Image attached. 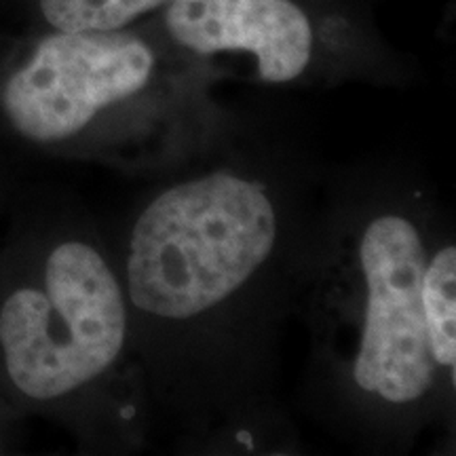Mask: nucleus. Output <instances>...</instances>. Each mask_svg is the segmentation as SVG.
Wrapping results in <instances>:
<instances>
[{"instance_id":"nucleus-1","label":"nucleus","mask_w":456,"mask_h":456,"mask_svg":"<svg viewBox=\"0 0 456 456\" xmlns=\"http://www.w3.org/2000/svg\"><path fill=\"white\" fill-rule=\"evenodd\" d=\"M123 283L94 241L53 237L0 281V380L32 406L81 395L121 362Z\"/></svg>"},{"instance_id":"nucleus-2","label":"nucleus","mask_w":456,"mask_h":456,"mask_svg":"<svg viewBox=\"0 0 456 456\" xmlns=\"http://www.w3.org/2000/svg\"><path fill=\"white\" fill-rule=\"evenodd\" d=\"M279 216L271 192L235 171L169 186L135 220L125 288L135 309L184 322L237 294L271 258Z\"/></svg>"},{"instance_id":"nucleus-3","label":"nucleus","mask_w":456,"mask_h":456,"mask_svg":"<svg viewBox=\"0 0 456 456\" xmlns=\"http://www.w3.org/2000/svg\"><path fill=\"white\" fill-rule=\"evenodd\" d=\"M427 248L416 222L379 214L355 243L357 342L353 383L385 406L420 402L440 376L433 363L420 306Z\"/></svg>"},{"instance_id":"nucleus-4","label":"nucleus","mask_w":456,"mask_h":456,"mask_svg":"<svg viewBox=\"0 0 456 456\" xmlns=\"http://www.w3.org/2000/svg\"><path fill=\"white\" fill-rule=\"evenodd\" d=\"M155 55L123 30L45 37L0 89V114L20 140L60 146L151 83Z\"/></svg>"},{"instance_id":"nucleus-5","label":"nucleus","mask_w":456,"mask_h":456,"mask_svg":"<svg viewBox=\"0 0 456 456\" xmlns=\"http://www.w3.org/2000/svg\"><path fill=\"white\" fill-rule=\"evenodd\" d=\"M165 26L199 55H252L266 83L294 81L313 55L311 21L292 0H169Z\"/></svg>"},{"instance_id":"nucleus-6","label":"nucleus","mask_w":456,"mask_h":456,"mask_svg":"<svg viewBox=\"0 0 456 456\" xmlns=\"http://www.w3.org/2000/svg\"><path fill=\"white\" fill-rule=\"evenodd\" d=\"M420 306H423L427 340L437 372L452 379L456 370V249L442 245L427 256L420 279Z\"/></svg>"},{"instance_id":"nucleus-7","label":"nucleus","mask_w":456,"mask_h":456,"mask_svg":"<svg viewBox=\"0 0 456 456\" xmlns=\"http://www.w3.org/2000/svg\"><path fill=\"white\" fill-rule=\"evenodd\" d=\"M169 0H38L43 17L60 32H108Z\"/></svg>"}]
</instances>
